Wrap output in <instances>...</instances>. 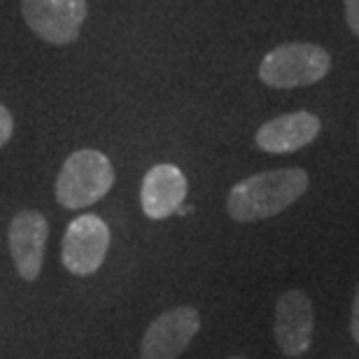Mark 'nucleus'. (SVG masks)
<instances>
[{
  "instance_id": "obj_2",
  "label": "nucleus",
  "mask_w": 359,
  "mask_h": 359,
  "mask_svg": "<svg viewBox=\"0 0 359 359\" xmlns=\"http://www.w3.org/2000/svg\"><path fill=\"white\" fill-rule=\"evenodd\" d=\"M114 187V168L98 149H77L63 161L54 196L66 210H84L107 196Z\"/></svg>"
},
{
  "instance_id": "obj_9",
  "label": "nucleus",
  "mask_w": 359,
  "mask_h": 359,
  "mask_svg": "<svg viewBox=\"0 0 359 359\" xmlns=\"http://www.w3.org/2000/svg\"><path fill=\"white\" fill-rule=\"evenodd\" d=\"M322 121L318 114L299 110L273 117L257 131V147L269 154H292L304 149L320 135Z\"/></svg>"
},
{
  "instance_id": "obj_4",
  "label": "nucleus",
  "mask_w": 359,
  "mask_h": 359,
  "mask_svg": "<svg viewBox=\"0 0 359 359\" xmlns=\"http://www.w3.org/2000/svg\"><path fill=\"white\" fill-rule=\"evenodd\" d=\"M21 14L40 40L63 47L80 38L87 21V0H21Z\"/></svg>"
},
{
  "instance_id": "obj_12",
  "label": "nucleus",
  "mask_w": 359,
  "mask_h": 359,
  "mask_svg": "<svg viewBox=\"0 0 359 359\" xmlns=\"http://www.w3.org/2000/svg\"><path fill=\"white\" fill-rule=\"evenodd\" d=\"M346 21L357 38H359V0H346Z\"/></svg>"
},
{
  "instance_id": "obj_1",
  "label": "nucleus",
  "mask_w": 359,
  "mask_h": 359,
  "mask_svg": "<svg viewBox=\"0 0 359 359\" xmlns=\"http://www.w3.org/2000/svg\"><path fill=\"white\" fill-rule=\"evenodd\" d=\"M304 168H278L255 173L231 187L226 196V212L233 222H259L276 217L304 196L308 189Z\"/></svg>"
},
{
  "instance_id": "obj_11",
  "label": "nucleus",
  "mask_w": 359,
  "mask_h": 359,
  "mask_svg": "<svg viewBox=\"0 0 359 359\" xmlns=\"http://www.w3.org/2000/svg\"><path fill=\"white\" fill-rule=\"evenodd\" d=\"M12 133H14V117H12V112L0 103V149L10 142Z\"/></svg>"
},
{
  "instance_id": "obj_8",
  "label": "nucleus",
  "mask_w": 359,
  "mask_h": 359,
  "mask_svg": "<svg viewBox=\"0 0 359 359\" xmlns=\"http://www.w3.org/2000/svg\"><path fill=\"white\" fill-rule=\"evenodd\" d=\"M49 238V222L40 210H21L12 217L7 229L12 264L19 278L35 283L45 264V250Z\"/></svg>"
},
{
  "instance_id": "obj_10",
  "label": "nucleus",
  "mask_w": 359,
  "mask_h": 359,
  "mask_svg": "<svg viewBox=\"0 0 359 359\" xmlns=\"http://www.w3.org/2000/svg\"><path fill=\"white\" fill-rule=\"evenodd\" d=\"M189 184L184 173L173 163H156L145 173L140 184V205L149 219H166L184 203Z\"/></svg>"
},
{
  "instance_id": "obj_3",
  "label": "nucleus",
  "mask_w": 359,
  "mask_h": 359,
  "mask_svg": "<svg viewBox=\"0 0 359 359\" xmlns=\"http://www.w3.org/2000/svg\"><path fill=\"white\" fill-rule=\"evenodd\" d=\"M332 70L327 49L311 42H287L264 56L259 80L273 89H297L320 82Z\"/></svg>"
},
{
  "instance_id": "obj_13",
  "label": "nucleus",
  "mask_w": 359,
  "mask_h": 359,
  "mask_svg": "<svg viewBox=\"0 0 359 359\" xmlns=\"http://www.w3.org/2000/svg\"><path fill=\"white\" fill-rule=\"evenodd\" d=\"M350 334H353V339L359 343V283H357L355 299H353V313H350Z\"/></svg>"
},
{
  "instance_id": "obj_6",
  "label": "nucleus",
  "mask_w": 359,
  "mask_h": 359,
  "mask_svg": "<svg viewBox=\"0 0 359 359\" xmlns=\"http://www.w3.org/2000/svg\"><path fill=\"white\" fill-rule=\"evenodd\" d=\"M201 329V313L194 306H175L161 313L145 329L140 359H180Z\"/></svg>"
},
{
  "instance_id": "obj_5",
  "label": "nucleus",
  "mask_w": 359,
  "mask_h": 359,
  "mask_svg": "<svg viewBox=\"0 0 359 359\" xmlns=\"http://www.w3.org/2000/svg\"><path fill=\"white\" fill-rule=\"evenodd\" d=\"M110 226L98 215H80L68 224L61 241V262L73 276H93L110 250Z\"/></svg>"
},
{
  "instance_id": "obj_14",
  "label": "nucleus",
  "mask_w": 359,
  "mask_h": 359,
  "mask_svg": "<svg viewBox=\"0 0 359 359\" xmlns=\"http://www.w3.org/2000/svg\"><path fill=\"white\" fill-rule=\"evenodd\" d=\"M226 359H245V357H226Z\"/></svg>"
},
{
  "instance_id": "obj_7",
  "label": "nucleus",
  "mask_w": 359,
  "mask_h": 359,
  "mask_svg": "<svg viewBox=\"0 0 359 359\" xmlns=\"http://www.w3.org/2000/svg\"><path fill=\"white\" fill-rule=\"evenodd\" d=\"M315 332V311L313 301L306 292L287 290L276 301V320L273 334L280 353L290 359H297L308 353Z\"/></svg>"
}]
</instances>
